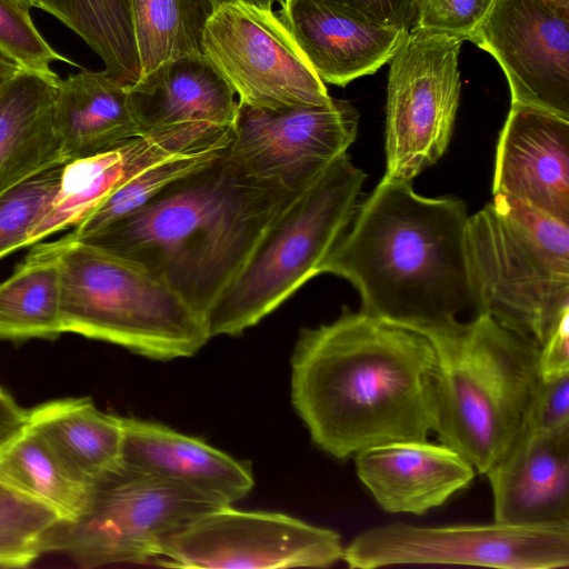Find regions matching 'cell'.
<instances>
[{
	"label": "cell",
	"mask_w": 569,
	"mask_h": 569,
	"mask_svg": "<svg viewBox=\"0 0 569 569\" xmlns=\"http://www.w3.org/2000/svg\"><path fill=\"white\" fill-rule=\"evenodd\" d=\"M57 242L63 332L154 360L192 357L210 339L204 317L139 264L69 234Z\"/></svg>",
	"instance_id": "6"
},
{
	"label": "cell",
	"mask_w": 569,
	"mask_h": 569,
	"mask_svg": "<svg viewBox=\"0 0 569 569\" xmlns=\"http://www.w3.org/2000/svg\"><path fill=\"white\" fill-rule=\"evenodd\" d=\"M350 568L466 565L500 569L569 566V522L422 527L391 523L359 533L345 549Z\"/></svg>",
	"instance_id": "10"
},
{
	"label": "cell",
	"mask_w": 569,
	"mask_h": 569,
	"mask_svg": "<svg viewBox=\"0 0 569 569\" xmlns=\"http://www.w3.org/2000/svg\"><path fill=\"white\" fill-rule=\"evenodd\" d=\"M301 189L249 176L226 149L143 207L74 240L139 264L206 317Z\"/></svg>",
	"instance_id": "3"
},
{
	"label": "cell",
	"mask_w": 569,
	"mask_h": 569,
	"mask_svg": "<svg viewBox=\"0 0 569 569\" xmlns=\"http://www.w3.org/2000/svg\"><path fill=\"white\" fill-rule=\"evenodd\" d=\"M30 9L21 0H0V51L26 70L52 73L50 64L54 61L78 67L46 41Z\"/></svg>",
	"instance_id": "31"
},
{
	"label": "cell",
	"mask_w": 569,
	"mask_h": 569,
	"mask_svg": "<svg viewBox=\"0 0 569 569\" xmlns=\"http://www.w3.org/2000/svg\"><path fill=\"white\" fill-rule=\"evenodd\" d=\"M435 370L425 335L343 307L332 322L300 331L291 401L312 441L347 459L435 432Z\"/></svg>",
	"instance_id": "1"
},
{
	"label": "cell",
	"mask_w": 569,
	"mask_h": 569,
	"mask_svg": "<svg viewBox=\"0 0 569 569\" xmlns=\"http://www.w3.org/2000/svg\"><path fill=\"white\" fill-rule=\"evenodd\" d=\"M425 336L436 352L435 432L486 475L522 427L540 381V347L487 313Z\"/></svg>",
	"instance_id": "4"
},
{
	"label": "cell",
	"mask_w": 569,
	"mask_h": 569,
	"mask_svg": "<svg viewBox=\"0 0 569 569\" xmlns=\"http://www.w3.org/2000/svg\"><path fill=\"white\" fill-rule=\"evenodd\" d=\"M62 332L58 242H38L0 283V339L54 338Z\"/></svg>",
	"instance_id": "25"
},
{
	"label": "cell",
	"mask_w": 569,
	"mask_h": 569,
	"mask_svg": "<svg viewBox=\"0 0 569 569\" xmlns=\"http://www.w3.org/2000/svg\"><path fill=\"white\" fill-rule=\"evenodd\" d=\"M29 8H33L36 0H21Z\"/></svg>",
	"instance_id": "41"
},
{
	"label": "cell",
	"mask_w": 569,
	"mask_h": 569,
	"mask_svg": "<svg viewBox=\"0 0 569 569\" xmlns=\"http://www.w3.org/2000/svg\"><path fill=\"white\" fill-rule=\"evenodd\" d=\"M122 426L120 462L129 468L207 492L230 505L253 488L249 462L199 438L137 418L122 417Z\"/></svg>",
	"instance_id": "21"
},
{
	"label": "cell",
	"mask_w": 569,
	"mask_h": 569,
	"mask_svg": "<svg viewBox=\"0 0 569 569\" xmlns=\"http://www.w3.org/2000/svg\"><path fill=\"white\" fill-rule=\"evenodd\" d=\"M61 521L48 507L21 495L0 480V535L42 543Z\"/></svg>",
	"instance_id": "33"
},
{
	"label": "cell",
	"mask_w": 569,
	"mask_h": 569,
	"mask_svg": "<svg viewBox=\"0 0 569 569\" xmlns=\"http://www.w3.org/2000/svg\"><path fill=\"white\" fill-rule=\"evenodd\" d=\"M227 505L216 496L119 462L88 485L82 511L53 527L46 551H61L82 568L154 565L174 532Z\"/></svg>",
	"instance_id": "8"
},
{
	"label": "cell",
	"mask_w": 569,
	"mask_h": 569,
	"mask_svg": "<svg viewBox=\"0 0 569 569\" xmlns=\"http://www.w3.org/2000/svg\"><path fill=\"white\" fill-rule=\"evenodd\" d=\"M366 177L343 153L289 201L207 311L210 338L256 326L319 274L352 218Z\"/></svg>",
	"instance_id": "7"
},
{
	"label": "cell",
	"mask_w": 569,
	"mask_h": 569,
	"mask_svg": "<svg viewBox=\"0 0 569 569\" xmlns=\"http://www.w3.org/2000/svg\"><path fill=\"white\" fill-rule=\"evenodd\" d=\"M37 431L77 480L89 485L120 462L122 417L99 410L90 398H69L28 410Z\"/></svg>",
	"instance_id": "24"
},
{
	"label": "cell",
	"mask_w": 569,
	"mask_h": 569,
	"mask_svg": "<svg viewBox=\"0 0 569 569\" xmlns=\"http://www.w3.org/2000/svg\"><path fill=\"white\" fill-rule=\"evenodd\" d=\"M201 46L240 104L283 110L332 100L272 9L242 1L219 6L204 26Z\"/></svg>",
	"instance_id": "11"
},
{
	"label": "cell",
	"mask_w": 569,
	"mask_h": 569,
	"mask_svg": "<svg viewBox=\"0 0 569 569\" xmlns=\"http://www.w3.org/2000/svg\"><path fill=\"white\" fill-rule=\"evenodd\" d=\"M231 138L232 129L176 128L137 137L114 149L64 162L57 192L30 232L26 247L76 227L143 169L177 154L223 149L229 146Z\"/></svg>",
	"instance_id": "15"
},
{
	"label": "cell",
	"mask_w": 569,
	"mask_h": 569,
	"mask_svg": "<svg viewBox=\"0 0 569 569\" xmlns=\"http://www.w3.org/2000/svg\"><path fill=\"white\" fill-rule=\"evenodd\" d=\"M467 254L478 313L541 347L569 312V223L493 194L468 218Z\"/></svg>",
	"instance_id": "5"
},
{
	"label": "cell",
	"mask_w": 569,
	"mask_h": 569,
	"mask_svg": "<svg viewBox=\"0 0 569 569\" xmlns=\"http://www.w3.org/2000/svg\"><path fill=\"white\" fill-rule=\"evenodd\" d=\"M492 194L569 223V119L511 103L497 141Z\"/></svg>",
	"instance_id": "16"
},
{
	"label": "cell",
	"mask_w": 569,
	"mask_h": 569,
	"mask_svg": "<svg viewBox=\"0 0 569 569\" xmlns=\"http://www.w3.org/2000/svg\"><path fill=\"white\" fill-rule=\"evenodd\" d=\"M522 425L540 432L569 426V373L540 379Z\"/></svg>",
	"instance_id": "34"
},
{
	"label": "cell",
	"mask_w": 569,
	"mask_h": 569,
	"mask_svg": "<svg viewBox=\"0 0 569 569\" xmlns=\"http://www.w3.org/2000/svg\"><path fill=\"white\" fill-rule=\"evenodd\" d=\"M236 1H242L246 3L254 4L260 8H264V9H272L273 4L276 2H280L281 0H209L211 6L213 7V10L216 8H218L219 6L236 2Z\"/></svg>",
	"instance_id": "40"
},
{
	"label": "cell",
	"mask_w": 569,
	"mask_h": 569,
	"mask_svg": "<svg viewBox=\"0 0 569 569\" xmlns=\"http://www.w3.org/2000/svg\"><path fill=\"white\" fill-rule=\"evenodd\" d=\"M357 475L388 512L421 516L470 485L476 470L443 443L392 441L355 456Z\"/></svg>",
	"instance_id": "19"
},
{
	"label": "cell",
	"mask_w": 569,
	"mask_h": 569,
	"mask_svg": "<svg viewBox=\"0 0 569 569\" xmlns=\"http://www.w3.org/2000/svg\"><path fill=\"white\" fill-rule=\"evenodd\" d=\"M129 86L106 71L86 69L59 79L53 124L66 162L142 137L130 109Z\"/></svg>",
	"instance_id": "23"
},
{
	"label": "cell",
	"mask_w": 569,
	"mask_h": 569,
	"mask_svg": "<svg viewBox=\"0 0 569 569\" xmlns=\"http://www.w3.org/2000/svg\"><path fill=\"white\" fill-rule=\"evenodd\" d=\"M368 21L410 31L416 24L417 0H321Z\"/></svg>",
	"instance_id": "35"
},
{
	"label": "cell",
	"mask_w": 569,
	"mask_h": 569,
	"mask_svg": "<svg viewBox=\"0 0 569 569\" xmlns=\"http://www.w3.org/2000/svg\"><path fill=\"white\" fill-rule=\"evenodd\" d=\"M486 475L495 521L523 526L569 522V426L540 432L522 425Z\"/></svg>",
	"instance_id": "17"
},
{
	"label": "cell",
	"mask_w": 569,
	"mask_h": 569,
	"mask_svg": "<svg viewBox=\"0 0 569 569\" xmlns=\"http://www.w3.org/2000/svg\"><path fill=\"white\" fill-rule=\"evenodd\" d=\"M493 0H417L413 28L468 41Z\"/></svg>",
	"instance_id": "32"
},
{
	"label": "cell",
	"mask_w": 569,
	"mask_h": 569,
	"mask_svg": "<svg viewBox=\"0 0 569 569\" xmlns=\"http://www.w3.org/2000/svg\"><path fill=\"white\" fill-rule=\"evenodd\" d=\"M468 218L456 197L427 198L412 181L382 178L358 202L319 274L349 281L371 317L422 335L445 329L466 311L478 315Z\"/></svg>",
	"instance_id": "2"
},
{
	"label": "cell",
	"mask_w": 569,
	"mask_h": 569,
	"mask_svg": "<svg viewBox=\"0 0 569 569\" xmlns=\"http://www.w3.org/2000/svg\"><path fill=\"white\" fill-rule=\"evenodd\" d=\"M33 7L80 36L108 74L126 84L140 78L128 0H36Z\"/></svg>",
	"instance_id": "27"
},
{
	"label": "cell",
	"mask_w": 569,
	"mask_h": 569,
	"mask_svg": "<svg viewBox=\"0 0 569 569\" xmlns=\"http://www.w3.org/2000/svg\"><path fill=\"white\" fill-rule=\"evenodd\" d=\"M280 4V18L323 83L345 87L375 73L409 32L321 0H281Z\"/></svg>",
	"instance_id": "18"
},
{
	"label": "cell",
	"mask_w": 569,
	"mask_h": 569,
	"mask_svg": "<svg viewBox=\"0 0 569 569\" xmlns=\"http://www.w3.org/2000/svg\"><path fill=\"white\" fill-rule=\"evenodd\" d=\"M44 552L42 543L0 535V568H23Z\"/></svg>",
	"instance_id": "37"
},
{
	"label": "cell",
	"mask_w": 569,
	"mask_h": 569,
	"mask_svg": "<svg viewBox=\"0 0 569 569\" xmlns=\"http://www.w3.org/2000/svg\"><path fill=\"white\" fill-rule=\"evenodd\" d=\"M27 425L28 410L0 387V449L22 432Z\"/></svg>",
	"instance_id": "38"
},
{
	"label": "cell",
	"mask_w": 569,
	"mask_h": 569,
	"mask_svg": "<svg viewBox=\"0 0 569 569\" xmlns=\"http://www.w3.org/2000/svg\"><path fill=\"white\" fill-rule=\"evenodd\" d=\"M140 77L160 64L202 53L209 0H128Z\"/></svg>",
	"instance_id": "28"
},
{
	"label": "cell",
	"mask_w": 569,
	"mask_h": 569,
	"mask_svg": "<svg viewBox=\"0 0 569 569\" xmlns=\"http://www.w3.org/2000/svg\"><path fill=\"white\" fill-rule=\"evenodd\" d=\"M359 114L348 101L283 110L239 103L228 157L249 176L301 189L353 143Z\"/></svg>",
	"instance_id": "13"
},
{
	"label": "cell",
	"mask_w": 569,
	"mask_h": 569,
	"mask_svg": "<svg viewBox=\"0 0 569 569\" xmlns=\"http://www.w3.org/2000/svg\"><path fill=\"white\" fill-rule=\"evenodd\" d=\"M0 480L48 507L61 521L83 509L88 485L74 479L46 440L28 426L0 449Z\"/></svg>",
	"instance_id": "26"
},
{
	"label": "cell",
	"mask_w": 569,
	"mask_h": 569,
	"mask_svg": "<svg viewBox=\"0 0 569 569\" xmlns=\"http://www.w3.org/2000/svg\"><path fill=\"white\" fill-rule=\"evenodd\" d=\"M340 535L298 518L227 505L174 532L154 565L170 568H325L342 560Z\"/></svg>",
	"instance_id": "12"
},
{
	"label": "cell",
	"mask_w": 569,
	"mask_h": 569,
	"mask_svg": "<svg viewBox=\"0 0 569 569\" xmlns=\"http://www.w3.org/2000/svg\"><path fill=\"white\" fill-rule=\"evenodd\" d=\"M59 79L20 69L0 87V194L66 162L53 124Z\"/></svg>",
	"instance_id": "22"
},
{
	"label": "cell",
	"mask_w": 569,
	"mask_h": 569,
	"mask_svg": "<svg viewBox=\"0 0 569 569\" xmlns=\"http://www.w3.org/2000/svg\"><path fill=\"white\" fill-rule=\"evenodd\" d=\"M20 69L13 60L0 51V87Z\"/></svg>",
	"instance_id": "39"
},
{
	"label": "cell",
	"mask_w": 569,
	"mask_h": 569,
	"mask_svg": "<svg viewBox=\"0 0 569 569\" xmlns=\"http://www.w3.org/2000/svg\"><path fill=\"white\" fill-rule=\"evenodd\" d=\"M63 164L47 168L0 194V258L26 247L57 192Z\"/></svg>",
	"instance_id": "30"
},
{
	"label": "cell",
	"mask_w": 569,
	"mask_h": 569,
	"mask_svg": "<svg viewBox=\"0 0 569 569\" xmlns=\"http://www.w3.org/2000/svg\"><path fill=\"white\" fill-rule=\"evenodd\" d=\"M236 97L203 53L167 61L129 86L141 136L186 127L230 130L239 110Z\"/></svg>",
	"instance_id": "20"
},
{
	"label": "cell",
	"mask_w": 569,
	"mask_h": 569,
	"mask_svg": "<svg viewBox=\"0 0 569 569\" xmlns=\"http://www.w3.org/2000/svg\"><path fill=\"white\" fill-rule=\"evenodd\" d=\"M569 373V312L565 313L539 350V376L550 380Z\"/></svg>",
	"instance_id": "36"
},
{
	"label": "cell",
	"mask_w": 569,
	"mask_h": 569,
	"mask_svg": "<svg viewBox=\"0 0 569 569\" xmlns=\"http://www.w3.org/2000/svg\"><path fill=\"white\" fill-rule=\"evenodd\" d=\"M226 149L181 153L143 169L103 200L68 234L79 239L138 210L168 186L209 163Z\"/></svg>",
	"instance_id": "29"
},
{
	"label": "cell",
	"mask_w": 569,
	"mask_h": 569,
	"mask_svg": "<svg viewBox=\"0 0 569 569\" xmlns=\"http://www.w3.org/2000/svg\"><path fill=\"white\" fill-rule=\"evenodd\" d=\"M468 41L500 64L511 103L569 119V0H493Z\"/></svg>",
	"instance_id": "14"
},
{
	"label": "cell",
	"mask_w": 569,
	"mask_h": 569,
	"mask_svg": "<svg viewBox=\"0 0 569 569\" xmlns=\"http://www.w3.org/2000/svg\"><path fill=\"white\" fill-rule=\"evenodd\" d=\"M462 42L412 28L390 59L383 178L412 181L447 151L461 93Z\"/></svg>",
	"instance_id": "9"
}]
</instances>
